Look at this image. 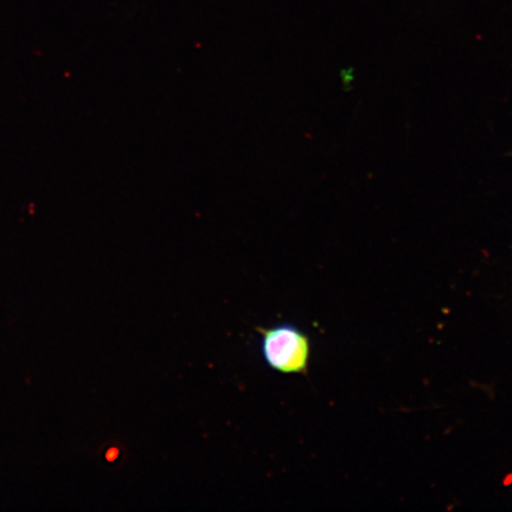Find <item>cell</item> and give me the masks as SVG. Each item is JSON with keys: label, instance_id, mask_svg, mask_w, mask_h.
I'll return each mask as SVG.
<instances>
[{"label": "cell", "instance_id": "1", "mask_svg": "<svg viewBox=\"0 0 512 512\" xmlns=\"http://www.w3.org/2000/svg\"><path fill=\"white\" fill-rule=\"evenodd\" d=\"M262 337L261 352L267 366L284 375L306 374L311 356L310 338L298 326L283 323L255 328Z\"/></svg>", "mask_w": 512, "mask_h": 512}]
</instances>
